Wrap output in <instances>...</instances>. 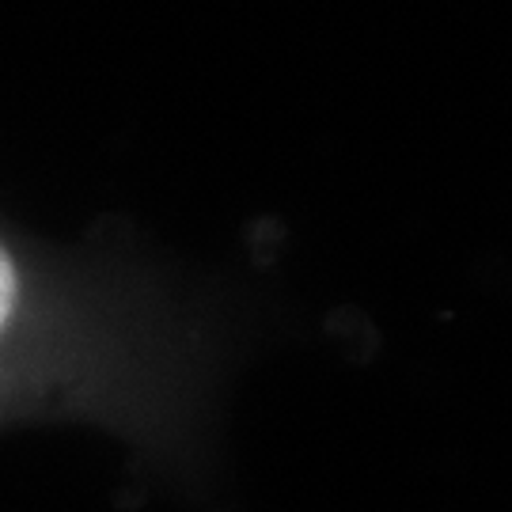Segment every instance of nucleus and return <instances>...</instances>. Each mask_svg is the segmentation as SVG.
Segmentation results:
<instances>
[{"label": "nucleus", "instance_id": "obj_1", "mask_svg": "<svg viewBox=\"0 0 512 512\" xmlns=\"http://www.w3.org/2000/svg\"><path fill=\"white\" fill-rule=\"evenodd\" d=\"M19 308H23V277H19L16 255L0 243V342L16 327Z\"/></svg>", "mask_w": 512, "mask_h": 512}]
</instances>
